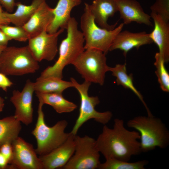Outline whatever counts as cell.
<instances>
[{"instance_id": "83f0119b", "label": "cell", "mask_w": 169, "mask_h": 169, "mask_svg": "<svg viewBox=\"0 0 169 169\" xmlns=\"http://www.w3.org/2000/svg\"><path fill=\"white\" fill-rule=\"evenodd\" d=\"M151 12L160 15L164 20L169 21V0H156L150 7Z\"/></svg>"}, {"instance_id": "9c48e42d", "label": "cell", "mask_w": 169, "mask_h": 169, "mask_svg": "<svg viewBox=\"0 0 169 169\" xmlns=\"http://www.w3.org/2000/svg\"><path fill=\"white\" fill-rule=\"evenodd\" d=\"M74 152L64 169H98L101 163L100 152L96 144V140L87 135L74 136Z\"/></svg>"}, {"instance_id": "1f68e13d", "label": "cell", "mask_w": 169, "mask_h": 169, "mask_svg": "<svg viewBox=\"0 0 169 169\" xmlns=\"http://www.w3.org/2000/svg\"><path fill=\"white\" fill-rule=\"evenodd\" d=\"M11 40V38L0 29V45L7 46L8 42Z\"/></svg>"}, {"instance_id": "ac0fdd59", "label": "cell", "mask_w": 169, "mask_h": 169, "mask_svg": "<svg viewBox=\"0 0 169 169\" xmlns=\"http://www.w3.org/2000/svg\"><path fill=\"white\" fill-rule=\"evenodd\" d=\"M89 7L95 23L100 27L108 30L115 28L118 22L110 25L108 18L114 16L118 11L116 0H94Z\"/></svg>"}, {"instance_id": "8992f818", "label": "cell", "mask_w": 169, "mask_h": 169, "mask_svg": "<svg viewBox=\"0 0 169 169\" xmlns=\"http://www.w3.org/2000/svg\"><path fill=\"white\" fill-rule=\"evenodd\" d=\"M39 68L28 46L7 47L0 56V72L7 75L33 73Z\"/></svg>"}, {"instance_id": "52a82bcc", "label": "cell", "mask_w": 169, "mask_h": 169, "mask_svg": "<svg viewBox=\"0 0 169 169\" xmlns=\"http://www.w3.org/2000/svg\"><path fill=\"white\" fill-rule=\"evenodd\" d=\"M105 54L97 49H85L72 64L84 81L102 85L105 74L109 71Z\"/></svg>"}, {"instance_id": "ffe728a7", "label": "cell", "mask_w": 169, "mask_h": 169, "mask_svg": "<svg viewBox=\"0 0 169 169\" xmlns=\"http://www.w3.org/2000/svg\"><path fill=\"white\" fill-rule=\"evenodd\" d=\"M45 0H33L28 5L21 2L16 3L17 8L13 13L4 11V14L9 20L15 26H23L30 19L40 5Z\"/></svg>"}, {"instance_id": "6da1fadb", "label": "cell", "mask_w": 169, "mask_h": 169, "mask_svg": "<svg viewBox=\"0 0 169 169\" xmlns=\"http://www.w3.org/2000/svg\"><path fill=\"white\" fill-rule=\"evenodd\" d=\"M139 133L130 131L124 126L123 120H114L112 128L104 125L96 140V147L105 158H113L129 161L133 156L141 152Z\"/></svg>"}, {"instance_id": "f546056e", "label": "cell", "mask_w": 169, "mask_h": 169, "mask_svg": "<svg viewBox=\"0 0 169 169\" xmlns=\"http://www.w3.org/2000/svg\"><path fill=\"white\" fill-rule=\"evenodd\" d=\"M13 85L12 82L4 74L0 72V88L7 91L8 87Z\"/></svg>"}, {"instance_id": "d6986e66", "label": "cell", "mask_w": 169, "mask_h": 169, "mask_svg": "<svg viewBox=\"0 0 169 169\" xmlns=\"http://www.w3.org/2000/svg\"><path fill=\"white\" fill-rule=\"evenodd\" d=\"M81 2V0H59L55 8H53L54 18L47 30V32L53 33L59 29H66L71 17V10Z\"/></svg>"}, {"instance_id": "5b68a950", "label": "cell", "mask_w": 169, "mask_h": 169, "mask_svg": "<svg viewBox=\"0 0 169 169\" xmlns=\"http://www.w3.org/2000/svg\"><path fill=\"white\" fill-rule=\"evenodd\" d=\"M84 13L80 18V27L85 43V50L95 49L106 54L117 35L122 30L124 24L121 23L112 30L101 28L95 23L89 7L84 3Z\"/></svg>"}, {"instance_id": "7c38bea8", "label": "cell", "mask_w": 169, "mask_h": 169, "mask_svg": "<svg viewBox=\"0 0 169 169\" xmlns=\"http://www.w3.org/2000/svg\"><path fill=\"white\" fill-rule=\"evenodd\" d=\"M34 92L33 82L28 79L22 91L14 90L10 98V101L15 109L14 117L27 125L33 120L32 100Z\"/></svg>"}, {"instance_id": "d590c367", "label": "cell", "mask_w": 169, "mask_h": 169, "mask_svg": "<svg viewBox=\"0 0 169 169\" xmlns=\"http://www.w3.org/2000/svg\"><path fill=\"white\" fill-rule=\"evenodd\" d=\"M7 47L0 45V56L2 52Z\"/></svg>"}, {"instance_id": "7402d4cb", "label": "cell", "mask_w": 169, "mask_h": 169, "mask_svg": "<svg viewBox=\"0 0 169 169\" xmlns=\"http://www.w3.org/2000/svg\"><path fill=\"white\" fill-rule=\"evenodd\" d=\"M35 92L40 93H56L62 94L66 89L73 87V83L57 78L40 76L33 82Z\"/></svg>"}, {"instance_id": "277c9868", "label": "cell", "mask_w": 169, "mask_h": 169, "mask_svg": "<svg viewBox=\"0 0 169 169\" xmlns=\"http://www.w3.org/2000/svg\"><path fill=\"white\" fill-rule=\"evenodd\" d=\"M43 105L39 101L37 120L31 132L36 139L37 147L35 150L39 156L46 154L60 146L71 134L70 132H65L68 124L65 120L59 121L51 127L46 124L42 109Z\"/></svg>"}, {"instance_id": "44dd1931", "label": "cell", "mask_w": 169, "mask_h": 169, "mask_svg": "<svg viewBox=\"0 0 169 169\" xmlns=\"http://www.w3.org/2000/svg\"><path fill=\"white\" fill-rule=\"evenodd\" d=\"M109 71H111L112 75L116 77L117 85H121L125 88L130 89L137 96L144 106L147 115H153L145 102L142 96L134 86L133 74H127L126 64H116L113 67H109Z\"/></svg>"}, {"instance_id": "e0dca14e", "label": "cell", "mask_w": 169, "mask_h": 169, "mask_svg": "<svg viewBox=\"0 0 169 169\" xmlns=\"http://www.w3.org/2000/svg\"><path fill=\"white\" fill-rule=\"evenodd\" d=\"M150 16L154 23V28L149 36L157 45L158 52L165 63L169 61V23L160 15L151 12Z\"/></svg>"}, {"instance_id": "5bb4252c", "label": "cell", "mask_w": 169, "mask_h": 169, "mask_svg": "<svg viewBox=\"0 0 169 169\" xmlns=\"http://www.w3.org/2000/svg\"><path fill=\"white\" fill-rule=\"evenodd\" d=\"M153 43L149 33L145 32L132 33L127 30L120 32L114 39L109 51L120 49L126 57L127 53L134 48L138 49L141 46Z\"/></svg>"}, {"instance_id": "d6a6232c", "label": "cell", "mask_w": 169, "mask_h": 169, "mask_svg": "<svg viewBox=\"0 0 169 169\" xmlns=\"http://www.w3.org/2000/svg\"><path fill=\"white\" fill-rule=\"evenodd\" d=\"M0 169H9L8 161L0 152Z\"/></svg>"}, {"instance_id": "cb8c5ba5", "label": "cell", "mask_w": 169, "mask_h": 169, "mask_svg": "<svg viewBox=\"0 0 169 169\" xmlns=\"http://www.w3.org/2000/svg\"><path fill=\"white\" fill-rule=\"evenodd\" d=\"M21 123L14 115L0 119V145L5 142L12 143L19 136L22 128Z\"/></svg>"}, {"instance_id": "d4e9b609", "label": "cell", "mask_w": 169, "mask_h": 169, "mask_svg": "<svg viewBox=\"0 0 169 169\" xmlns=\"http://www.w3.org/2000/svg\"><path fill=\"white\" fill-rule=\"evenodd\" d=\"M105 159V161L100 163L98 169H145V166L149 163V161L146 160L130 162L113 158L109 157Z\"/></svg>"}, {"instance_id": "4dcf8cb0", "label": "cell", "mask_w": 169, "mask_h": 169, "mask_svg": "<svg viewBox=\"0 0 169 169\" xmlns=\"http://www.w3.org/2000/svg\"><path fill=\"white\" fill-rule=\"evenodd\" d=\"M0 4L10 13L13 11L16 3L15 0H0Z\"/></svg>"}, {"instance_id": "7a4b0ae2", "label": "cell", "mask_w": 169, "mask_h": 169, "mask_svg": "<svg viewBox=\"0 0 169 169\" xmlns=\"http://www.w3.org/2000/svg\"><path fill=\"white\" fill-rule=\"evenodd\" d=\"M67 35L61 42L59 48V56L52 66L46 68L40 76L63 78L64 68L72 64L84 50V39L82 32L78 28L75 18L71 17L67 26Z\"/></svg>"}, {"instance_id": "4316f807", "label": "cell", "mask_w": 169, "mask_h": 169, "mask_svg": "<svg viewBox=\"0 0 169 169\" xmlns=\"http://www.w3.org/2000/svg\"><path fill=\"white\" fill-rule=\"evenodd\" d=\"M0 29L11 39L24 42L29 39L28 36L23 26L3 25L0 26Z\"/></svg>"}, {"instance_id": "e575fe53", "label": "cell", "mask_w": 169, "mask_h": 169, "mask_svg": "<svg viewBox=\"0 0 169 169\" xmlns=\"http://www.w3.org/2000/svg\"><path fill=\"white\" fill-rule=\"evenodd\" d=\"M4 105V100L0 96V112L3 111Z\"/></svg>"}, {"instance_id": "836d02e7", "label": "cell", "mask_w": 169, "mask_h": 169, "mask_svg": "<svg viewBox=\"0 0 169 169\" xmlns=\"http://www.w3.org/2000/svg\"><path fill=\"white\" fill-rule=\"evenodd\" d=\"M10 22L4 14V11L3 10L0 4V26L8 25Z\"/></svg>"}, {"instance_id": "8fae6325", "label": "cell", "mask_w": 169, "mask_h": 169, "mask_svg": "<svg viewBox=\"0 0 169 169\" xmlns=\"http://www.w3.org/2000/svg\"><path fill=\"white\" fill-rule=\"evenodd\" d=\"M13 155L9 169H43L33 145L19 136L12 142Z\"/></svg>"}, {"instance_id": "4fadbf2b", "label": "cell", "mask_w": 169, "mask_h": 169, "mask_svg": "<svg viewBox=\"0 0 169 169\" xmlns=\"http://www.w3.org/2000/svg\"><path fill=\"white\" fill-rule=\"evenodd\" d=\"M74 135L71 133L62 144L49 153L39 156L43 169L62 168L66 164L74 152Z\"/></svg>"}, {"instance_id": "9a60e30c", "label": "cell", "mask_w": 169, "mask_h": 169, "mask_svg": "<svg viewBox=\"0 0 169 169\" xmlns=\"http://www.w3.org/2000/svg\"><path fill=\"white\" fill-rule=\"evenodd\" d=\"M118 11L124 24L136 22L152 26L150 15L145 13L139 3L136 0H116Z\"/></svg>"}, {"instance_id": "f1b7e54d", "label": "cell", "mask_w": 169, "mask_h": 169, "mask_svg": "<svg viewBox=\"0 0 169 169\" xmlns=\"http://www.w3.org/2000/svg\"><path fill=\"white\" fill-rule=\"evenodd\" d=\"M12 143L7 142L0 145V152L7 159L9 164L12 160L13 155Z\"/></svg>"}, {"instance_id": "603a6c76", "label": "cell", "mask_w": 169, "mask_h": 169, "mask_svg": "<svg viewBox=\"0 0 169 169\" xmlns=\"http://www.w3.org/2000/svg\"><path fill=\"white\" fill-rule=\"evenodd\" d=\"M35 93L39 101L44 105L46 104L50 105L58 113H69L77 107L75 104L65 99L61 93Z\"/></svg>"}, {"instance_id": "ba28073f", "label": "cell", "mask_w": 169, "mask_h": 169, "mask_svg": "<svg viewBox=\"0 0 169 169\" xmlns=\"http://www.w3.org/2000/svg\"><path fill=\"white\" fill-rule=\"evenodd\" d=\"M70 80L73 87L78 92L80 99L79 115L70 132L74 135H77L83 125L91 119L104 125L108 123L112 118V113L109 111L99 112L95 109V106L100 103V101L97 96H90L88 95L91 83L84 81L82 84H79L72 77Z\"/></svg>"}, {"instance_id": "30bf717a", "label": "cell", "mask_w": 169, "mask_h": 169, "mask_svg": "<svg viewBox=\"0 0 169 169\" xmlns=\"http://www.w3.org/2000/svg\"><path fill=\"white\" fill-rule=\"evenodd\" d=\"M64 29L50 33L44 30L37 36L28 39V46L34 58L38 62L43 60H53L58 51L57 44L59 36Z\"/></svg>"}, {"instance_id": "3957f363", "label": "cell", "mask_w": 169, "mask_h": 169, "mask_svg": "<svg viewBox=\"0 0 169 169\" xmlns=\"http://www.w3.org/2000/svg\"><path fill=\"white\" fill-rule=\"evenodd\" d=\"M127 126L139 133L142 152H147L157 147L165 149L169 145V131L159 118L138 116L129 120Z\"/></svg>"}, {"instance_id": "484cf974", "label": "cell", "mask_w": 169, "mask_h": 169, "mask_svg": "<svg viewBox=\"0 0 169 169\" xmlns=\"http://www.w3.org/2000/svg\"><path fill=\"white\" fill-rule=\"evenodd\" d=\"M154 65L156 70V74L161 90L165 92H169V74L165 65L163 59L158 52L156 53Z\"/></svg>"}, {"instance_id": "2e32d148", "label": "cell", "mask_w": 169, "mask_h": 169, "mask_svg": "<svg viewBox=\"0 0 169 169\" xmlns=\"http://www.w3.org/2000/svg\"><path fill=\"white\" fill-rule=\"evenodd\" d=\"M54 18L53 8L45 1L39 6L28 21L23 26L29 39L46 30Z\"/></svg>"}]
</instances>
